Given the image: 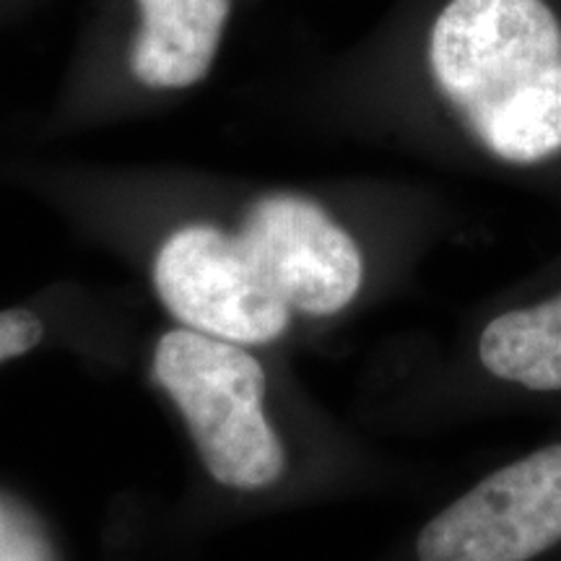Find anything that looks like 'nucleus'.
I'll return each mask as SVG.
<instances>
[{"mask_svg": "<svg viewBox=\"0 0 561 561\" xmlns=\"http://www.w3.org/2000/svg\"><path fill=\"white\" fill-rule=\"evenodd\" d=\"M432 87L504 164L561 153V13L551 0H445L424 32Z\"/></svg>", "mask_w": 561, "mask_h": 561, "instance_id": "nucleus-1", "label": "nucleus"}, {"mask_svg": "<svg viewBox=\"0 0 561 561\" xmlns=\"http://www.w3.org/2000/svg\"><path fill=\"white\" fill-rule=\"evenodd\" d=\"M153 375L216 481L240 491L278 481L286 455L263 411L265 371L240 343L191 328L172 331L157 343Z\"/></svg>", "mask_w": 561, "mask_h": 561, "instance_id": "nucleus-2", "label": "nucleus"}, {"mask_svg": "<svg viewBox=\"0 0 561 561\" xmlns=\"http://www.w3.org/2000/svg\"><path fill=\"white\" fill-rule=\"evenodd\" d=\"M161 301L191 331L257 346L289 328L291 310L252 263L240 234L210 224L174 231L153 263Z\"/></svg>", "mask_w": 561, "mask_h": 561, "instance_id": "nucleus-3", "label": "nucleus"}, {"mask_svg": "<svg viewBox=\"0 0 561 561\" xmlns=\"http://www.w3.org/2000/svg\"><path fill=\"white\" fill-rule=\"evenodd\" d=\"M561 541V445L491 473L421 530L419 561H530Z\"/></svg>", "mask_w": 561, "mask_h": 561, "instance_id": "nucleus-4", "label": "nucleus"}, {"mask_svg": "<svg viewBox=\"0 0 561 561\" xmlns=\"http://www.w3.org/2000/svg\"><path fill=\"white\" fill-rule=\"evenodd\" d=\"M237 234L289 310L333 314L359 294L362 252L314 201L291 193L265 195L252 203Z\"/></svg>", "mask_w": 561, "mask_h": 561, "instance_id": "nucleus-5", "label": "nucleus"}, {"mask_svg": "<svg viewBox=\"0 0 561 561\" xmlns=\"http://www.w3.org/2000/svg\"><path fill=\"white\" fill-rule=\"evenodd\" d=\"M140 30L130 50L133 76L149 89H191L214 68L231 0H136Z\"/></svg>", "mask_w": 561, "mask_h": 561, "instance_id": "nucleus-6", "label": "nucleus"}, {"mask_svg": "<svg viewBox=\"0 0 561 561\" xmlns=\"http://www.w3.org/2000/svg\"><path fill=\"white\" fill-rule=\"evenodd\" d=\"M479 356L500 380L528 390H561V294L491 320L481 333Z\"/></svg>", "mask_w": 561, "mask_h": 561, "instance_id": "nucleus-7", "label": "nucleus"}, {"mask_svg": "<svg viewBox=\"0 0 561 561\" xmlns=\"http://www.w3.org/2000/svg\"><path fill=\"white\" fill-rule=\"evenodd\" d=\"M45 335L42 320L32 310H5L0 312V364L13 356L26 354L37 346Z\"/></svg>", "mask_w": 561, "mask_h": 561, "instance_id": "nucleus-8", "label": "nucleus"}]
</instances>
